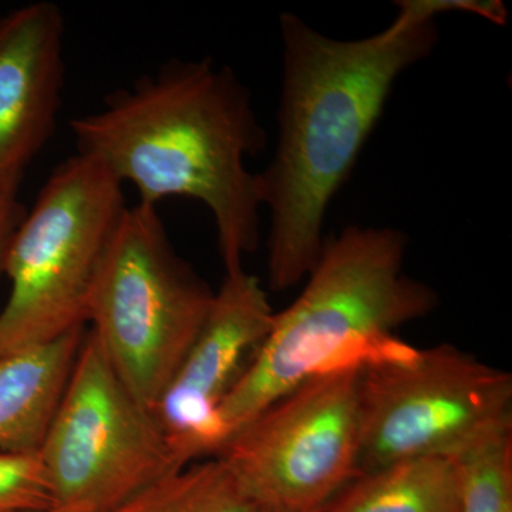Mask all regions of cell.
<instances>
[{
  "label": "cell",
  "mask_w": 512,
  "mask_h": 512,
  "mask_svg": "<svg viewBox=\"0 0 512 512\" xmlns=\"http://www.w3.org/2000/svg\"><path fill=\"white\" fill-rule=\"evenodd\" d=\"M389 28L357 40L316 32L281 16L284 87L274 160L259 173L262 207L271 211L268 284L293 288L318 262L323 221L382 116L397 77L437 42L427 0L397 3Z\"/></svg>",
  "instance_id": "6da1fadb"
},
{
  "label": "cell",
  "mask_w": 512,
  "mask_h": 512,
  "mask_svg": "<svg viewBox=\"0 0 512 512\" xmlns=\"http://www.w3.org/2000/svg\"><path fill=\"white\" fill-rule=\"evenodd\" d=\"M77 154L96 161L138 204L200 201L214 218L225 272L244 268L261 238V185L247 167L265 146L251 96L211 60L165 63L99 110L70 123Z\"/></svg>",
  "instance_id": "7a4b0ae2"
},
{
  "label": "cell",
  "mask_w": 512,
  "mask_h": 512,
  "mask_svg": "<svg viewBox=\"0 0 512 512\" xmlns=\"http://www.w3.org/2000/svg\"><path fill=\"white\" fill-rule=\"evenodd\" d=\"M406 248L392 228L349 227L325 239L301 295L275 313L221 404L229 436L302 383L363 362L396 338L394 330L436 308V292L404 274Z\"/></svg>",
  "instance_id": "3957f363"
},
{
  "label": "cell",
  "mask_w": 512,
  "mask_h": 512,
  "mask_svg": "<svg viewBox=\"0 0 512 512\" xmlns=\"http://www.w3.org/2000/svg\"><path fill=\"white\" fill-rule=\"evenodd\" d=\"M512 430V376L453 345L387 340L362 362L357 476L424 460H458Z\"/></svg>",
  "instance_id": "277c9868"
},
{
  "label": "cell",
  "mask_w": 512,
  "mask_h": 512,
  "mask_svg": "<svg viewBox=\"0 0 512 512\" xmlns=\"http://www.w3.org/2000/svg\"><path fill=\"white\" fill-rule=\"evenodd\" d=\"M212 298L210 286L175 252L158 207H127L94 275L87 323L151 413L190 352Z\"/></svg>",
  "instance_id": "5b68a950"
},
{
  "label": "cell",
  "mask_w": 512,
  "mask_h": 512,
  "mask_svg": "<svg viewBox=\"0 0 512 512\" xmlns=\"http://www.w3.org/2000/svg\"><path fill=\"white\" fill-rule=\"evenodd\" d=\"M127 207L124 185L96 161L76 153L57 165L10 242L0 356L87 325L94 275Z\"/></svg>",
  "instance_id": "8992f818"
},
{
  "label": "cell",
  "mask_w": 512,
  "mask_h": 512,
  "mask_svg": "<svg viewBox=\"0 0 512 512\" xmlns=\"http://www.w3.org/2000/svg\"><path fill=\"white\" fill-rule=\"evenodd\" d=\"M39 456L53 507L72 512L114 511L184 468L90 330Z\"/></svg>",
  "instance_id": "52a82bcc"
},
{
  "label": "cell",
  "mask_w": 512,
  "mask_h": 512,
  "mask_svg": "<svg viewBox=\"0 0 512 512\" xmlns=\"http://www.w3.org/2000/svg\"><path fill=\"white\" fill-rule=\"evenodd\" d=\"M362 362L295 387L229 436L217 458L262 512H318L357 477Z\"/></svg>",
  "instance_id": "ba28073f"
},
{
  "label": "cell",
  "mask_w": 512,
  "mask_h": 512,
  "mask_svg": "<svg viewBox=\"0 0 512 512\" xmlns=\"http://www.w3.org/2000/svg\"><path fill=\"white\" fill-rule=\"evenodd\" d=\"M275 312L244 268L225 272L197 338L153 414L178 466L215 457L229 434L221 404L262 345Z\"/></svg>",
  "instance_id": "9c48e42d"
},
{
  "label": "cell",
  "mask_w": 512,
  "mask_h": 512,
  "mask_svg": "<svg viewBox=\"0 0 512 512\" xmlns=\"http://www.w3.org/2000/svg\"><path fill=\"white\" fill-rule=\"evenodd\" d=\"M64 16L49 0L0 18V183L20 184L62 111Z\"/></svg>",
  "instance_id": "30bf717a"
},
{
  "label": "cell",
  "mask_w": 512,
  "mask_h": 512,
  "mask_svg": "<svg viewBox=\"0 0 512 512\" xmlns=\"http://www.w3.org/2000/svg\"><path fill=\"white\" fill-rule=\"evenodd\" d=\"M86 326L0 356V453H37L82 348Z\"/></svg>",
  "instance_id": "8fae6325"
},
{
  "label": "cell",
  "mask_w": 512,
  "mask_h": 512,
  "mask_svg": "<svg viewBox=\"0 0 512 512\" xmlns=\"http://www.w3.org/2000/svg\"><path fill=\"white\" fill-rule=\"evenodd\" d=\"M457 460L424 458L360 474L318 512H460Z\"/></svg>",
  "instance_id": "7c38bea8"
},
{
  "label": "cell",
  "mask_w": 512,
  "mask_h": 512,
  "mask_svg": "<svg viewBox=\"0 0 512 512\" xmlns=\"http://www.w3.org/2000/svg\"><path fill=\"white\" fill-rule=\"evenodd\" d=\"M111 512H262L217 457L180 468Z\"/></svg>",
  "instance_id": "4fadbf2b"
},
{
  "label": "cell",
  "mask_w": 512,
  "mask_h": 512,
  "mask_svg": "<svg viewBox=\"0 0 512 512\" xmlns=\"http://www.w3.org/2000/svg\"><path fill=\"white\" fill-rule=\"evenodd\" d=\"M457 463L460 512H512V430L478 444Z\"/></svg>",
  "instance_id": "5bb4252c"
},
{
  "label": "cell",
  "mask_w": 512,
  "mask_h": 512,
  "mask_svg": "<svg viewBox=\"0 0 512 512\" xmlns=\"http://www.w3.org/2000/svg\"><path fill=\"white\" fill-rule=\"evenodd\" d=\"M53 507L45 467L37 453H0V512Z\"/></svg>",
  "instance_id": "9a60e30c"
},
{
  "label": "cell",
  "mask_w": 512,
  "mask_h": 512,
  "mask_svg": "<svg viewBox=\"0 0 512 512\" xmlns=\"http://www.w3.org/2000/svg\"><path fill=\"white\" fill-rule=\"evenodd\" d=\"M20 184L0 183V278L5 275L6 256L25 211L19 201Z\"/></svg>",
  "instance_id": "2e32d148"
},
{
  "label": "cell",
  "mask_w": 512,
  "mask_h": 512,
  "mask_svg": "<svg viewBox=\"0 0 512 512\" xmlns=\"http://www.w3.org/2000/svg\"><path fill=\"white\" fill-rule=\"evenodd\" d=\"M25 512H72V511H66V510H62V508H56V507H47V508H42V510H33V511H25Z\"/></svg>",
  "instance_id": "e0dca14e"
}]
</instances>
